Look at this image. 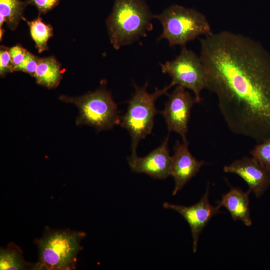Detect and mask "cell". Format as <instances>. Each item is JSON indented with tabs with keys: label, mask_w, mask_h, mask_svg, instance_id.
I'll list each match as a JSON object with an SVG mask.
<instances>
[{
	"label": "cell",
	"mask_w": 270,
	"mask_h": 270,
	"mask_svg": "<svg viewBox=\"0 0 270 270\" xmlns=\"http://www.w3.org/2000/svg\"><path fill=\"white\" fill-rule=\"evenodd\" d=\"M206 88L228 128L258 143L270 137V54L258 42L222 30L200 39Z\"/></svg>",
	"instance_id": "obj_1"
},
{
	"label": "cell",
	"mask_w": 270,
	"mask_h": 270,
	"mask_svg": "<svg viewBox=\"0 0 270 270\" xmlns=\"http://www.w3.org/2000/svg\"><path fill=\"white\" fill-rule=\"evenodd\" d=\"M154 18L144 0H114L106 20L110 43L116 50L146 36Z\"/></svg>",
	"instance_id": "obj_2"
},
{
	"label": "cell",
	"mask_w": 270,
	"mask_h": 270,
	"mask_svg": "<svg viewBox=\"0 0 270 270\" xmlns=\"http://www.w3.org/2000/svg\"><path fill=\"white\" fill-rule=\"evenodd\" d=\"M86 236L83 232L46 228L42 237L34 240L38 258L32 264V270L75 269L78 254L82 249L80 243Z\"/></svg>",
	"instance_id": "obj_3"
},
{
	"label": "cell",
	"mask_w": 270,
	"mask_h": 270,
	"mask_svg": "<svg viewBox=\"0 0 270 270\" xmlns=\"http://www.w3.org/2000/svg\"><path fill=\"white\" fill-rule=\"evenodd\" d=\"M148 82L142 86L134 84V92L128 102L126 113L120 118V124L129 132L131 138V156H136V149L140 140L151 134L154 117L160 113L156 108L155 102L161 96L167 94L170 88L168 84L162 89L156 88L154 92L147 91Z\"/></svg>",
	"instance_id": "obj_4"
},
{
	"label": "cell",
	"mask_w": 270,
	"mask_h": 270,
	"mask_svg": "<svg viewBox=\"0 0 270 270\" xmlns=\"http://www.w3.org/2000/svg\"><path fill=\"white\" fill-rule=\"evenodd\" d=\"M162 26L159 39H166L170 46H182L200 36L212 33L206 16L198 10L180 5L171 6L154 16Z\"/></svg>",
	"instance_id": "obj_5"
},
{
	"label": "cell",
	"mask_w": 270,
	"mask_h": 270,
	"mask_svg": "<svg viewBox=\"0 0 270 270\" xmlns=\"http://www.w3.org/2000/svg\"><path fill=\"white\" fill-rule=\"evenodd\" d=\"M59 100L76 105L79 110L76 124L88 125L98 131L112 129L120 124V112L111 93L104 88L78 97L61 95Z\"/></svg>",
	"instance_id": "obj_6"
},
{
	"label": "cell",
	"mask_w": 270,
	"mask_h": 270,
	"mask_svg": "<svg viewBox=\"0 0 270 270\" xmlns=\"http://www.w3.org/2000/svg\"><path fill=\"white\" fill-rule=\"evenodd\" d=\"M163 73L172 77L170 87L180 86L192 91L196 103L202 100L200 93L206 88V78L200 57L183 46L180 54L171 61L161 64Z\"/></svg>",
	"instance_id": "obj_7"
},
{
	"label": "cell",
	"mask_w": 270,
	"mask_h": 270,
	"mask_svg": "<svg viewBox=\"0 0 270 270\" xmlns=\"http://www.w3.org/2000/svg\"><path fill=\"white\" fill-rule=\"evenodd\" d=\"M195 102L194 98L186 88L176 86L168 95L164 109L160 112L165 120L169 134L174 132L181 136L182 140H187L191 110Z\"/></svg>",
	"instance_id": "obj_8"
},
{
	"label": "cell",
	"mask_w": 270,
	"mask_h": 270,
	"mask_svg": "<svg viewBox=\"0 0 270 270\" xmlns=\"http://www.w3.org/2000/svg\"><path fill=\"white\" fill-rule=\"evenodd\" d=\"M209 184L206 191L197 203L188 206L165 202L164 208L174 210L180 214L188 223L192 238V250L196 252L200 236L210 219L216 214L222 212L220 207L210 204L208 200Z\"/></svg>",
	"instance_id": "obj_9"
},
{
	"label": "cell",
	"mask_w": 270,
	"mask_h": 270,
	"mask_svg": "<svg viewBox=\"0 0 270 270\" xmlns=\"http://www.w3.org/2000/svg\"><path fill=\"white\" fill-rule=\"evenodd\" d=\"M169 136L168 133L161 144L146 156L128 157L132 171L146 174L154 179L164 180L170 176L172 156L168 148Z\"/></svg>",
	"instance_id": "obj_10"
},
{
	"label": "cell",
	"mask_w": 270,
	"mask_h": 270,
	"mask_svg": "<svg viewBox=\"0 0 270 270\" xmlns=\"http://www.w3.org/2000/svg\"><path fill=\"white\" fill-rule=\"evenodd\" d=\"M224 171L238 175L248 186L249 192L260 197L270 186V172L252 157L245 156L224 166Z\"/></svg>",
	"instance_id": "obj_11"
},
{
	"label": "cell",
	"mask_w": 270,
	"mask_h": 270,
	"mask_svg": "<svg viewBox=\"0 0 270 270\" xmlns=\"http://www.w3.org/2000/svg\"><path fill=\"white\" fill-rule=\"evenodd\" d=\"M205 164L203 160H198L190 152L187 140L181 142L177 140L174 146L172 156L170 176L174 181L172 195H176L185 184L198 172Z\"/></svg>",
	"instance_id": "obj_12"
},
{
	"label": "cell",
	"mask_w": 270,
	"mask_h": 270,
	"mask_svg": "<svg viewBox=\"0 0 270 270\" xmlns=\"http://www.w3.org/2000/svg\"><path fill=\"white\" fill-rule=\"evenodd\" d=\"M249 194L248 190L244 192L240 188L232 187L216 203L220 208L224 206L228 210L234 220H240L250 226L252 224V220L249 207Z\"/></svg>",
	"instance_id": "obj_13"
},
{
	"label": "cell",
	"mask_w": 270,
	"mask_h": 270,
	"mask_svg": "<svg viewBox=\"0 0 270 270\" xmlns=\"http://www.w3.org/2000/svg\"><path fill=\"white\" fill-rule=\"evenodd\" d=\"M34 78L38 84L56 88L62 78L61 64L52 56L40 58Z\"/></svg>",
	"instance_id": "obj_14"
},
{
	"label": "cell",
	"mask_w": 270,
	"mask_h": 270,
	"mask_svg": "<svg viewBox=\"0 0 270 270\" xmlns=\"http://www.w3.org/2000/svg\"><path fill=\"white\" fill-rule=\"evenodd\" d=\"M28 6L20 0H0V30L4 22L12 30H14L24 18V12Z\"/></svg>",
	"instance_id": "obj_15"
},
{
	"label": "cell",
	"mask_w": 270,
	"mask_h": 270,
	"mask_svg": "<svg viewBox=\"0 0 270 270\" xmlns=\"http://www.w3.org/2000/svg\"><path fill=\"white\" fill-rule=\"evenodd\" d=\"M22 250L13 242L0 250V270H22L32 269V264L26 262Z\"/></svg>",
	"instance_id": "obj_16"
},
{
	"label": "cell",
	"mask_w": 270,
	"mask_h": 270,
	"mask_svg": "<svg viewBox=\"0 0 270 270\" xmlns=\"http://www.w3.org/2000/svg\"><path fill=\"white\" fill-rule=\"evenodd\" d=\"M23 20L29 27L31 38L35 43L38 53L46 50L48 49V42L54 34L52 26L43 22L40 14L32 20H28L24 18Z\"/></svg>",
	"instance_id": "obj_17"
},
{
	"label": "cell",
	"mask_w": 270,
	"mask_h": 270,
	"mask_svg": "<svg viewBox=\"0 0 270 270\" xmlns=\"http://www.w3.org/2000/svg\"><path fill=\"white\" fill-rule=\"evenodd\" d=\"M250 152L254 159L270 172V137L258 143Z\"/></svg>",
	"instance_id": "obj_18"
},
{
	"label": "cell",
	"mask_w": 270,
	"mask_h": 270,
	"mask_svg": "<svg viewBox=\"0 0 270 270\" xmlns=\"http://www.w3.org/2000/svg\"><path fill=\"white\" fill-rule=\"evenodd\" d=\"M40 58L28 51L24 60L16 71L23 72L34 77Z\"/></svg>",
	"instance_id": "obj_19"
},
{
	"label": "cell",
	"mask_w": 270,
	"mask_h": 270,
	"mask_svg": "<svg viewBox=\"0 0 270 270\" xmlns=\"http://www.w3.org/2000/svg\"><path fill=\"white\" fill-rule=\"evenodd\" d=\"M9 48L4 46L0 49V75L3 77L8 74L14 72Z\"/></svg>",
	"instance_id": "obj_20"
},
{
	"label": "cell",
	"mask_w": 270,
	"mask_h": 270,
	"mask_svg": "<svg viewBox=\"0 0 270 270\" xmlns=\"http://www.w3.org/2000/svg\"><path fill=\"white\" fill-rule=\"evenodd\" d=\"M8 50L13 65L14 72H15L24 60L28 51L18 44L9 48Z\"/></svg>",
	"instance_id": "obj_21"
},
{
	"label": "cell",
	"mask_w": 270,
	"mask_h": 270,
	"mask_svg": "<svg viewBox=\"0 0 270 270\" xmlns=\"http://www.w3.org/2000/svg\"><path fill=\"white\" fill-rule=\"evenodd\" d=\"M60 0H27L28 5L34 6L38 10L39 14H46L56 6Z\"/></svg>",
	"instance_id": "obj_22"
}]
</instances>
